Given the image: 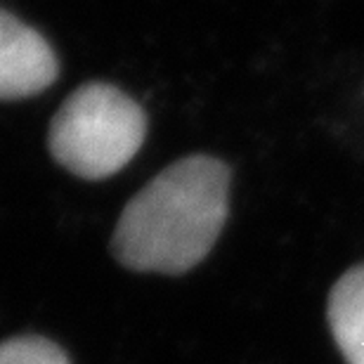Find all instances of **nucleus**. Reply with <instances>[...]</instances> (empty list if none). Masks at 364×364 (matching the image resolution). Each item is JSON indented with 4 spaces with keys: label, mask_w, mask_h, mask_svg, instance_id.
<instances>
[{
    "label": "nucleus",
    "mask_w": 364,
    "mask_h": 364,
    "mask_svg": "<svg viewBox=\"0 0 364 364\" xmlns=\"http://www.w3.org/2000/svg\"><path fill=\"white\" fill-rule=\"evenodd\" d=\"M147 119L135 100L107 83L78 88L50 126V151L78 178L119 173L142 147Z\"/></svg>",
    "instance_id": "f03ea898"
},
{
    "label": "nucleus",
    "mask_w": 364,
    "mask_h": 364,
    "mask_svg": "<svg viewBox=\"0 0 364 364\" xmlns=\"http://www.w3.org/2000/svg\"><path fill=\"white\" fill-rule=\"evenodd\" d=\"M0 364H69V358L48 338L17 336L0 343Z\"/></svg>",
    "instance_id": "39448f33"
},
{
    "label": "nucleus",
    "mask_w": 364,
    "mask_h": 364,
    "mask_svg": "<svg viewBox=\"0 0 364 364\" xmlns=\"http://www.w3.org/2000/svg\"><path fill=\"white\" fill-rule=\"evenodd\" d=\"M228 208V166L213 156H187L128 201L114 232V256L135 272L182 274L210 253Z\"/></svg>",
    "instance_id": "f257e3e1"
},
{
    "label": "nucleus",
    "mask_w": 364,
    "mask_h": 364,
    "mask_svg": "<svg viewBox=\"0 0 364 364\" xmlns=\"http://www.w3.org/2000/svg\"><path fill=\"white\" fill-rule=\"evenodd\" d=\"M326 319L348 364H364V263L350 267L333 284Z\"/></svg>",
    "instance_id": "20e7f679"
},
{
    "label": "nucleus",
    "mask_w": 364,
    "mask_h": 364,
    "mask_svg": "<svg viewBox=\"0 0 364 364\" xmlns=\"http://www.w3.org/2000/svg\"><path fill=\"white\" fill-rule=\"evenodd\" d=\"M57 57L48 41L24 21L0 10V100H21L50 88Z\"/></svg>",
    "instance_id": "7ed1b4c3"
}]
</instances>
